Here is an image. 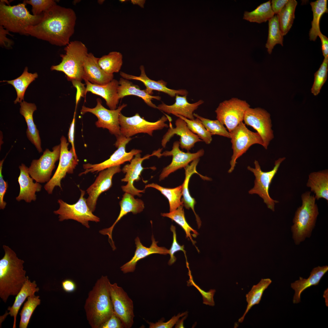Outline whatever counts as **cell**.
Here are the masks:
<instances>
[{"mask_svg":"<svg viewBox=\"0 0 328 328\" xmlns=\"http://www.w3.org/2000/svg\"><path fill=\"white\" fill-rule=\"evenodd\" d=\"M73 86L77 89V93L76 97V109L77 105L81 97H85V92L86 87L84 84L81 83V81L77 80H73L71 81Z\"/></svg>","mask_w":328,"mask_h":328,"instance_id":"obj_54","label":"cell"},{"mask_svg":"<svg viewBox=\"0 0 328 328\" xmlns=\"http://www.w3.org/2000/svg\"><path fill=\"white\" fill-rule=\"evenodd\" d=\"M328 57L324 58L318 70L314 74L313 84L311 89V93L315 96L318 95L327 77Z\"/></svg>","mask_w":328,"mask_h":328,"instance_id":"obj_47","label":"cell"},{"mask_svg":"<svg viewBox=\"0 0 328 328\" xmlns=\"http://www.w3.org/2000/svg\"><path fill=\"white\" fill-rule=\"evenodd\" d=\"M19 168L20 173L18 182L20 192L16 200L18 201L23 200L27 203L35 201L36 199V193L41 190L42 186L39 183L33 182V179L30 176L28 168L24 164H22Z\"/></svg>","mask_w":328,"mask_h":328,"instance_id":"obj_27","label":"cell"},{"mask_svg":"<svg viewBox=\"0 0 328 328\" xmlns=\"http://www.w3.org/2000/svg\"><path fill=\"white\" fill-rule=\"evenodd\" d=\"M322 43V50L324 58L328 57V39L320 32L318 35Z\"/></svg>","mask_w":328,"mask_h":328,"instance_id":"obj_59","label":"cell"},{"mask_svg":"<svg viewBox=\"0 0 328 328\" xmlns=\"http://www.w3.org/2000/svg\"><path fill=\"white\" fill-rule=\"evenodd\" d=\"M86 85L85 92L86 96L87 92L100 96L105 101L106 105L110 110L117 108L119 100L118 94L119 82L113 79L109 83L103 85L93 84L87 80H84Z\"/></svg>","mask_w":328,"mask_h":328,"instance_id":"obj_26","label":"cell"},{"mask_svg":"<svg viewBox=\"0 0 328 328\" xmlns=\"http://www.w3.org/2000/svg\"><path fill=\"white\" fill-rule=\"evenodd\" d=\"M152 187L159 191L168 199L169 205L170 212L176 210L183 205L181 201L182 185L174 188H167L152 183L145 186V188Z\"/></svg>","mask_w":328,"mask_h":328,"instance_id":"obj_41","label":"cell"},{"mask_svg":"<svg viewBox=\"0 0 328 328\" xmlns=\"http://www.w3.org/2000/svg\"><path fill=\"white\" fill-rule=\"evenodd\" d=\"M115 145L117 149L110 156L108 159L100 163L91 164H84L83 167L85 171L81 173L79 176L85 175L89 173H97L107 168L118 166H120L127 161H130L134 156L141 153L140 150L133 149L127 152L125 150L127 144L132 140V138H126L121 135L116 137Z\"/></svg>","mask_w":328,"mask_h":328,"instance_id":"obj_11","label":"cell"},{"mask_svg":"<svg viewBox=\"0 0 328 328\" xmlns=\"http://www.w3.org/2000/svg\"><path fill=\"white\" fill-rule=\"evenodd\" d=\"M274 14L269 1L261 4L252 11H245L243 19L250 22L261 23L268 21Z\"/></svg>","mask_w":328,"mask_h":328,"instance_id":"obj_40","label":"cell"},{"mask_svg":"<svg viewBox=\"0 0 328 328\" xmlns=\"http://www.w3.org/2000/svg\"><path fill=\"white\" fill-rule=\"evenodd\" d=\"M328 270L327 265L318 266L313 268L307 279L300 277L298 280L291 284V287L295 291L293 302L297 303L300 302L301 295L306 289L313 285H318L320 280Z\"/></svg>","mask_w":328,"mask_h":328,"instance_id":"obj_31","label":"cell"},{"mask_svg":"<svg viewBox=\"0 0 328 328\" xmlns=\"http://www.w3.org/2000/svg\"><path fill=\"white\" fill-rule=\"evenodd\" d=\"M179 141L175 142L173 144L172 149L170 151H166L161 153L162 149H159L155 151V156L158 158L162 156H172L171 163L164 168L159 177V181L164 179L171 173L178 169L185 168L190 162L202 156L204 154V150L201 149L197 152L193 153L188 152H185L180 150L179 148Z\"/></svg>","mask_w":328,"mask_h":328,"instance_id":"obj_18","label":"cell"},{"mask_svg":"<svg viewBox=\"0 0 328 328\" xmlns=\"http://www.w3.org/2000/svg\"><path fill=\"white\" fill-rule=\"evenodd\" d=\"M109 289L114 313L121 319L124 328H131L135 315L132 300L116 283H110Z\"/></svg>","mask_w":328,"mask_h":328,"instance_id":"obj_16","label":"cell"},{"mask_svg":"<svg viewBox=\"0 0 328 328\" xmlns=\"http://www.w3.org/2000/svg\"><path fill=\"white\" fill-rule=\"evenodd\" d=\"M22 3L10 6L0 2V26L9 32L28 35L25 28L35 26L40 21L43 13L37 15L31 14Z\"/></svg>","mask_w":328,"mask_h":328,"instance_id":"obj_5","label":"cell"},{"mask_svg":"<svg viewBox=\"0 0 328 328\" xmlns=\"http://www.w3.org/2000/svg\"><path fill=\"white\" fill-rule=\"evenodd\" d=\"M187 96L176 95L175 102L172 105H168L163 102L157 106V109L168 114L178 115L190 120L194 119L193 112L204 101L200 100L193 103L188 101Z\"/></svg>","mask_w":328,"mask_h":328,"instance_id":"obj_28","label":"cell"},{"mask_svg":"<svg viewBox=\"0 0 328 328\" xmlns=\"http://www.w3.org/2000/svg\"><path fill=\"white\" fill-rule=\"evenodd\" d=\"M126 0H120V1L121 2H122V3L125 2H126Z\"/></svg>","mask_w":328,"mask_h":328,"instance_id":"obj_63","label":"cell"},{"mask_svg":"<svg viewBox=\"0 0 328 328\" xmlns=\"http://www.w3.org/2000/svg\"><path fill=\"white\" fill-rule=\"evenodd\" d=\"M152 243L149 248L144 246L141 242L138 237L135 239L136 249L134 256L131 260L121 267V270L124 273L133 272L135 269L137 262L140 260L152 254H159L166 255L169 254V250L164 247H160L157 245L158 241H156L152 234L151 237Z\"/></svg>","mask_w":328,"mask_h":328,"instance_id":"obj_24","label":"cell"},{"mask_svg":"<svg viewBox=\"0 0 328 328\" xmlns=\"http://www.w3.org/2000/svg\"><path fill=\"white\" fill-rule=\"evenodd\" d=\"M268 32L265 47L269 54H271L274 46L277 44L283 46V36L280 28L277 15L268 20Z\"/></svg>","mask_w":328,"mask_h":328,"instance_id":"obj_43","label":"cell"},{"mask_svg":"<svg viewBox=\"0 0 328 328\" xmlns=\"http://www.w3.org/2000/svg\"><path fill=\"white\" fill-rule=\"evenodd\" d=\"M316 199L323 198L328 201V170H323L310 173L306 183Z\"/></svg>","mask_w":328,"mask_h":328,"instance_id":"obj_34","label":"cell"},{"mask_svg":"<svg viewBox=\"0 0 328 328\" xmlns=\"http://www.w3.org/2000/svg\"><path fill=\"white\" fill-rule=\"evenodd\" d=\"M175 116L184 120L189 128L206 144H209L211 143L212 140V135L199 118H196L193 120H190L179 115H176Z\"/></svg>","mask_w":328,"mask_h":328,"instance_id":"obj_45","label":"cell"},{"mask_svg":"<svg viewBox=\"0 0 328 328\" xmlns=\"http://www.w3.org/2000/svg\"><path fill=\"white\" fill-rule=\"evenodd\" d=\"M272 282V281L270 278H262L257 284L253 286L250 291L246 295L247 306L244 313L239 319V322L242 323L246 315L251 307L259 303L264 291Z\"/></svg>","mask_w":328,"mask_h":328,"instance_id":"obj_35","label":"cell"},{"mask_svg":"<svg viewBox=\"0 0 328 328\" xmlns=\"http://www.w3.org/2000/svg\"><path fill=\"white\" fill-rule=\"evenodd\" d=\"M104 1V0H99L98 1V2L100 4H101L103 3Z\"/></svg>","mask_w":328,"mask_h":328,"instance_id":"obj_62","label":"cell"},{"mask_svg":"<svg viewBox=\"0 0 328 328\" xmlns=\"http://www.w3.org/2000/svg\"><path fill=\"white\" fill-rule=\"evenodd\" d=\"M166 115L163 116L155 122H151L142 118L138 113L132 116L127 117L121 113L119 122L121 135L126 138H130L140 133H147L152 136L154 131L169 127L165 122L168 120L171 121V118Z\"/></svg>","mask_w":328,"mask_h":328,"instance_id":"obj_7","label":"cell"},{"mask_svg":"<svg viewBox=\"0 0 328 328\" xmlns=\"http://www.w3.org/2000/svg\"><path fill=\"white\" fill-rule=\"evenodd\" d=\"M60 140V153L58 167L53 177L47 183L44 188L49 194H51L55 186L62 189L61 181L67 173L72 174L78 164L77 157L76 156L71 148L69 150V143L66 138L62 136Z\"/></svg>","mask_w":328,"mask_h":328,"instance_id":"obj_12","label":"cell"},{"mask_svg":"<svg viewBox=\"0 0 328 328\" xmlns=\"http://www.w3.org/2000/svg\"><path fill=\"white\" fill-rule=\"evenodd\" d=\"M289 0H272L271 2L272 10L277 15L284 7Z\"/></svg>","mask_w":328,"mask_h":328,"instance_id":"obj_57","label":"cell"},{"mask_svg":"<svg viewBox=\"0 0 328 328\" xmlns=\"http://www.w3.org/2000/svg\"><path fill=\"white\" fill-rule=\"evenodd\" d=\"M297 2L296 0H289L284 7L277 15L279 27L283 36L290 30L295 19V12Z\"/></svg>","mask_w":328,"mask_h":328,"instance_id":"obj_39","label":"cell"},{"mask_svg":"<svg viewBox=\"0 0 328 328\" xmlns=\"http://www.w3.org/2000/svg\"><path fill=\"white\" fill-rule=\"evenodd\" d=\"M20 113L24 117L27 125L26 132L28 139L35 146L39 153L42 152L39 131L34 123L33 113L36 110V105L23 101L20 103Z\"/></svg>","mask_w":328,"mask_h":328,"instance_id":"obj_29","label":"cell"},{"mask_svg":"<svg viewBox=\"0 0 328 328\" xmlns=\"http://www.w3.org/2000/svg\"><path fill=\"white\" fill-rule=\"evenodd\" d=\"M153 155H154L153 152L151 155L147 154L141 157L140 153H138L135 155L130 163L123 166L121 171L126 174L124 178L121 179V181L127 182L126 185L121 186L124 192L139 196H142L141 193L145 192L144 190H141L136 188L134 186V183L140 179V176L144 169L142 166L143 161Z\"/></svg>","mask_w":328,"mask_h":328,"instance_id":"obj_20","label":"cell"},{"mask_svg":"<svg viewBox=\"0 0 328 328\" xmlns=\"http://www.w3.org/2000/svg\"><path fill=\"white\" fill-rule=\"evenodd\" d=\"M80 198L77 202L70 204L61 199L58 200L60 207L59 209L54 211V213L59 215V220L72 219L80 223L87 228L90 227L89 221L96 222L100 221L99 218L94 215L88 207L86 199L84 197L85 192L80 190Z\"/></svg>","mask_w":328,"mask_h":328,"instance_id":"obj_10","label":"cell"},{"mask_svg":"<svg viewBox=\"0 0 328 328\" xmlns=\"http://www.w3.org/2000/svg\"><path fill=\"white\" fill-rule=\"evenodd\" d=\"M64 50L65 53L60 55L61 62L52 66L51 70L63 72L69 81H81L84 62L88 53L87 47L81 41L75 40L70 42Z\"/></svg>","mask_w":328,"mask_h":328,"instance_id":"obj_6","label":"cell"},{"mask_svg":"<svg viewBox=\"0 0 328 328\" xmlns=\"http://www.w3.org/2000/svg\"><path fill=\"white\" fill-rule=\"evenodd\" d=\"M96 101L97 105L94 108L83 106L80 110V114H84L90 112L94 114L98 119L95 122L97 127L108 129L111 134L116 137L120 135L119 116L121 111L127 106V104H123L115 110H109L102 105L101 99L97 98Z\"/></svg>","mask_w":328,"mask_h":328,"instance_id":"obj_14","label":"cell"},{"mask_svg":"<svg viewBox=\"0 0 328 328\" xmlns=\"http://www.w3.org/2000/svg\"><path fill=\"white\" fill-rule=\"evenodd\" d=\"M76 113V110H75L73 118L70 124L69 128L68 135V142L71 144L72 146L71 148L75 155L77 156L76 153L74 143Z\"/></svg>","mask_w":328,"mask_h":328,"instance_id":"obj_56","label":"cell"},{"mask_svg":"<svg viewBox=\"0 0 328 328\" xmlns=\"http://www.w3.org/2000/svg\"><path fill=\"white\" fill-rule=\"evenodd\" d=\"M76 16L74 11L56 5L43 13L40 22L25 28L28 35L58 46H66L74 32Z\"/></svg>","mask_w":328,"mask_h":328,"instance_id":"obj_1","label":"cell"},{"mask_svg":"<svg viewBox=\"0 0 328 328\" xmlns=\"http://www.w3.org/2000/svg\"><path fill=\"white\" fill-rule=\"evenodd\" d=\"M134 196L127 193L124 194L119 203L120 210L117 219L111 227L103 229L99 231L103 235L108 236L109 241L114 250L116 248L112 239V234L115 225L123 216L128 213L132 212L133 214H136L142 211L144 208L143 202L140 199H135Z\"/></svg>","mask_w":328,"mask_h":328,"instance_id":"obj_23","label":"cell"},{"mask_svg":"<svg viewBox=\"0 0 328 328\" xmlns=\"http://www.w3.org/2000/svg\"><path fill=\"white\" fill-rule=\"evenodd\" d=\"M311 193L307 191L302 194V205L297 208L293 219L291 230L296 244L310 237L319 214L316 199Z\"/></svg>","mask_w":328,"mask_h":328,"instance_id":"obj_4","label":"cell"},{"mask_svg":"<svg viewBox=\"0 0 328 328\" xmlns=\"http://www.w3.org/2000/svg\"><path fill=\"white\" fill-rule=\"evenodd\" d=\"M140 75L136 76L128 74L121 72L120 75L122 78L127 80H135L141 81L146 87L145 89L149 94L152 95L153 91L155 90L165 93L170 97H173L177 94L182 96H187L188 91L185 89L174 90L169 89L166 87L167 83L162 80L157 81L149 78L146 74L144 67L141 65L140 67Z\"/></svg>","mask_w":328,"mask_h":328,"instance_id":"obj_22","label":"cell"},{"mask_svg":"<svg viewBox=\"0 0 328 328\" xmlns=\"http://www.w3.org/2000/svg\"><path fill=\"white\" fill-rule=\"evenodd\" d=\"M194 116L199 118L206 129L212 135H218L231 138L230 132L218 120H211L201 117L197 114L193 113Z\"/></svg>","mask_w":328,"mask_h":328,"instance_id":"obj_46","label":"cell"},{"mask_svg":"<svg viewBox=\"0 0 328 328\" xmlns=\"http://www.w3.org/2000/svg\"><path fill=\"white\" fill-rule=\"evenodd\" d=\"M186 267L189 271L188 275L190 277L189 280L187 281V285L188 286H193L199 291L202 296L203 304L211 306H214L215 302L214 299V296L216 292L215 290L210 289L208 292H206L201 289L193 281L191 272L190 269L189 264L188 261L186 262Z\"/></svg>","mask_w":328,"mask_h":328,"instance_id":"obj_49","label":"cell"},{"mask_svg":"<svg viewBox=\"0 0 328 328\" xmlns=\"http://www.w3.org/2000/svg\"><path fill=\"white\" fill-rule=\"evenodd\" d=\"M250 107L246 101L232 98L219 104L215 111L216 118L230 132L243 121L245 113Z\"/></svg>","mask_w":328,"mask_h":328,"instance_id":"obj_13","label":"cell"},{"mask_svg":"<svg viewBox=\"0 0 328 328\" xmlns=\"http://www.w3.org/2000/svg\"><path fill=\"white\" fill-rule=\"evenodd\" d=\"M23 3L32 6V15H37L42 14L52 6L56 5L53 0H25Z\"/></svg>","mask_w":328,"mask_h":328,"instance_id":"obj_48","label":"cell"},{"mask_svg":"<svg viewBox=\"0 0 328 328\" xmlns=\"http://www.w3.org/2000/svg\"><path fill=\"white\" fill-rule=\"evenodd\" d=\"M118 82V94L119 99L128 95H133L141 98L149 106L157 108V106L152 102V100L153 99L160 100V97L150 95L145 90H141L138 85L122 77L120 79Z\"/></svg>","mask_w":328,"mask_h":328,"instance_id":"obj_33","label":"cell"},{"mask_svg":"<svg viewBox=\"0 0 328 328\" xmlns=\"http://www.w3.org/2000/svg\"><path fill=\"white\" fill-rule=\"evenodd\" d=\"M60 153V144L53 147L52 151L46 149L39 159L33 160L31 162L28 168L31 177L39 183L48 182L51 179L55 164L59 159Z\"/></svg>","mask_w":328,"mask_h":328,"instance_id":"obj_15","label":"cell"},{"mask_svg":"<svg viewBox=\"0 0 328 328\" xmlns=\"http://www.w3.org/2000/svg\"><path fill=\"white\" fill-rule=\"evenodd\" d=\"M98 59L92 53H88L84 63L83 79L93 84L103 85L111 81L114 75L107 74L101 69Z\"/></svg>","mask_w":328,"mask_h":328,"instance_id":"obj_25","label":"cell"},{"mask_svg":"<svg viewBox=\"0 0 328 328\" xmlns=\"http://www.w3.org/2000/svg\"><path fill=\"white\" fill-rule=\"evenodd\" d=\"M28 68L26 67L22 74L17 78L11 80L5 81L12 85L15 88L17 94V97L14 101V104L21 103L24 100L25 92L29 85L38 77L36 73H29Z\"/></svg>","mask_w":328,"mask_h":328,"instance_id":"obj_37","label":"cell"},{"mask_svg":"<svg viewBox=\"0 0 328 328\" xmlns=\"http://www.w3.org/2000/svg\"><path fill=\"white\" fill-rule=\"evenodd\" d=\"M121 319L114 313L101 326L100 328H124Z\"/></svg>","mask_w":328,"mask_h":328,"instance_id":"obj_53","label":"cell"},{"mask_svg":"<svg viewBox=\"0 0 328 328\" xmlns=\"http://www.w3.org/2000/svg\"><path fill=\"white\" fill-rule=\"evenodd\" d=\"M121 170L120 166H118L100 171L94 182L87 189L86 191L88 196L86 199V203L92 212L95 209L97 200L100 195L111 187L113 176Z\"/></svg>","mask_w":328,"mask_h":328,"instance_id":"obj_19","label":"cell"},{"mask_svg":"<svg viewBox=\"0 0 328 328\" xmlns=\"http://www.w3.org/2000/svg\"><path fill=\"white\" fill-rule=\"evenodd\" d=\"M327 0H317L311 2L310 5L313 12V19L311 22L312 27L309 32V39L315 41L321 32L319 27L320 19L323 15L328 13Z\"/></svg>","mask_w":328,"mask_h":328,"instance_id":"obj_36","label":"cell"},{"mask_svg":"<svg viewBox=\"0 0 328 328\" xmlns=\"http://www.w3.org/2000/svg\"><path fill=\"white\" fill-rule=\"evenodd\" d=\"M187 316V314L186 315H185V316L183 317L181 319H179L176 323L175 328H184V326H183V322L186 319Z\"/></svg>","mask_w":328,"mask_h":328,"instance_id":"obj_61","label":"cell"},{"mask_svg":"<svg viewBox=\"0 0 328 328\" xmlns=\"http://www.w3.org/2000/svg\"><path fill=\"white\" fill-rule=\"evenodd\" d=\"M39 296L32 295L27 298L20 313L19 328H27L31 316L37 306L40 304Z\"/></svg>","mask_w":328,"mask_h":328,"instance_id":"obj_44","label":"cell"},{"mask_svg":"<svg viewBox=\"0 0 328 328\" xmlns=\"http://www.w3.org/2000/svg\"><path fill=\"white\" fill-rule=\"evenodd\" d=\"M5 255L0 260V297L5 303L10 296H16L26 280L23 260L15 251L3 245Z\"/></svg>","mask_w":328,"mask_h":328,"instance_id":"obj_3","label":"cell"},{"mask_svg":"<svg viewBox=\"0 0 328 328\" xmlns=\"http://www.w3.org/2000/svg\"><path fill=\"white\" fill-rule=\"evenodd\" d=\"M39 290V288L37 287L36 281L31 282L27 276L25 282L16 296L13 305L11 307H8L7 310L9 311V313L6 312L0 316V323L4 320L8 315H10L14 318L13 328H16L17 316L22 303L28 296L35 295V293L38 292Z\"/></svg>","mask_w":328,"mask_h":328,"instance_id":"obj_32","label":"cell"},{"mask_svg":"<svg viewBox=\"0 0 328 328\" xmlns=\"http://www.w3.org/2000/svg\"><path fill=\"white\" fill-rule=\"evenodd\" d=\"M175 125L176 127L174 128L170 123L169 128L163 136L161 145L163 148L166 147L167 143L175 134L180 137L179 142L181 148L188 152L196 142L203 141L189 128L186 122L182 118H179L177 119Z\"/></svg>","mask_w":328,"mask_h":328,"instance_id":"obj_21","label":"cell"},{"mask_svg":"<svg viewBox=\"0 0 328 328\" xmlns=\"http://www.w3.org/2000/svg\"><path fill=\"white\" fill-rule=\"evenodd\" d=\"M110 280L102 275L89 292L84 306L87 320L92 328H100L114 313Z\"/></svg>","mask_w":328,"mask_h":328,"instance_id":"obj_2","label":"cell"},{"mask_svg":"<svg viewBox=\"0 0 328 328\" xmlns=\"http://www.w3.org/2000/svg\"><path fill=\"white\" fill-rule=\"evenodd\" d=\"M199 161V158L192 162L190 165H188L184 168L185 169V178L184 182L182 185V194L183 198L181 201L185 207L187 209L190 208L193 210L195 216L198 228H199L201 225V221L198 216L194 210V206L196 201L194 198L190 195L188 188L190 178L193 174L197 173L204 180H211V179L208 177L203 176L199 174L196 170V167Z\"/></svg>","mask_w":328,"mask_h":328,"instance_id":"obj_30","label":"cell"},{"mask_svg":"<svg viewBox=\"0 0 328 328\" xmlns=\"http://www.w3.org/2000/svg\"><path fill=\"white\" fill-rule=\"evenodd\" d=\"M13 36L9 33V31L4 28L2 26H0V45L1 46L5 48H9L12 47L13 42L7 38L6 35Z\"/></svg>","mask_w":328,"mask_h":328,"instance_id":"obj_55","label":"cell"},{"mask_svg":"<svg viewBox=\"0 0 328 328\" xmlns=\"http://www.w3.org/2000/svg\"><path fill=\"white\" fill-rule=\"evenodd\" d=\"M243 120L245 124L253 127L261 137L263 147L267 149L274 138L270 114L264 109L248 108L246 111Z\"/></svg>","mask_w":328,"mask_h":328,"instance_id":"obj_17","label":"cell"},{"mask_svg":"<svg viewBox=\"0 0 328 328\" xmlns=\"http://www.w3.org/2000/svg\"><path fill=\"white\" fill-rule=\"evenodd\" d=\"M233 154L230 161L231 167L228 172L231 173L234 169L237 159L245 153L250 146L254 144L263 145V140L257 132H253L241 122L230 132Z\"/></svg>","mask_w":328,"mask_h":328,"instance_id":"obj_9","label":"cell"},{"mask_svg":"<svg viewBox=\"0 0 328 328\" xmlns=\"http://www.w3.org/2000/svg\"><path fill=\"white\" fill-rule=\"evenodd\" d=\"M183 206L182 205L173 211L168 213H161V215L163 217L171 219L179 225L184 230L186 237L192 242L199 251V250L195 245L196 242L192 239L193 234H193L194 237H196L199 234L196 230L189 224L186 221Z\"/></svg>","mask_w":328,"mask_h":328,"instance_id":"obj_38","label":"cell"},{"mask_svg":"<svg viewBox=\"0 0 328 328\" xmlns=\"http://www.w3.org/2000/svg\"><path fill=\"white\" fill-rule=\"evenodd\" d=\"M5 159V158L0 161V209L2 210L5 208L6 205V203L4 201V197L8 186L7 182L3 179L2 174V166Z\"/></svg>","mask_w":328,"mask_h":328,"instance_id":"obj_52","label":"cell"},{"mask_svg":"<svg viewBox=\"0 0 328 328\" xmlns=\"http://www.w3.org/2000/svg\"><path fill=\"white\" fill-rule=\"evenodd\" d=\"M285 159V157L280 158L275 161L273 169L268 172L263 171L258 162L256 160L254 162L255 168L249 166L247 167L248 170L252 172L255 176L254 186L249 191L248 193L251 194L258 195L263 199L264 202L266 204L267 207L273 211H275V203H278V201L273 200L270 196L269 188L281 164Z\"/></svg>","mask_w":328,"mask_h":328,"instance_id":"obj_8","label":"cell"},{"mask_svg":"<svg viewBox=\"0 0 328 328\" xmlns=\"http://www.w3.org/2000/svg\"><path fill=\"white\" fill-rule=\"evenodd\" d=\"M62 287L63 290L66 292L72 293L77 289L75 283L73 280L67 279L62 282Z\"/></svg>","mask_w":328,"mask_h":328,"instance_id":"obj_58","label":"cell"},{"mask_svg":"<svg viewBox=\"0 0 328 328\" xmlns=\"http://www.w3.org/2000/svg\"><path fill=\"white\" fill-rule=\"evenodd\" d=\"M131 3L134 5H137L141 8H143L146 1L145 0H131Z\"/></svg>","mask_w":328,"mask_h":328,"instance_id":"obj_60","label":"cell"},{"mask_svg":"<svg viewBox=\"0 0 328 328\" xmlns=\"http://www.w3.org/2000/svg\"><path fill=\"white\" fill-rule=\"evenodd\" d=\"M188 312L186 311L182 313H179L177 316L175 315L166 322H164L165 319L162 318L158 320L157 322L153 323L146 321L149 324V328H171L176 324L180 317L187 314Z\"/></svg>","mask_w":328,"mask_h":328,"instance_id":"obj_51","label":"cell"},{"mask_svg":"<svg viewBox=\"0 0 328 328\" xmlns=\"http://www.w3.org/2000/svg\"><path fill=\"white\" fill-rule=\"evenodd\" d=\"M98 64L106 73L113 74L120 70L123 64V56L119 52L112 51L99 58Z\"/></svg>","mask_w":328,"mask_h":328,"instance_id":"obj_42","label":"cell"},{"mask_svg":"<svg viewBox=\"0 0 328 328\" xmlns=\"http://www.w3.org/2000/svg\"><path fill=\"white\" fill-rule=\"evenodd\" d=\"M170 229L173 234V241L171 247L169 250V254L170 256V258L168 263L169 265H172L176 262V258L174 256V254L176 252L179 251H183L186 260H187L186 251L184 250V245H180L177 241L175 227L173 225H172Z\"/></svg>","mask_w":328,"mask_h":328,"instance_id":"obj_50","label":"cell"}]
</instances>
